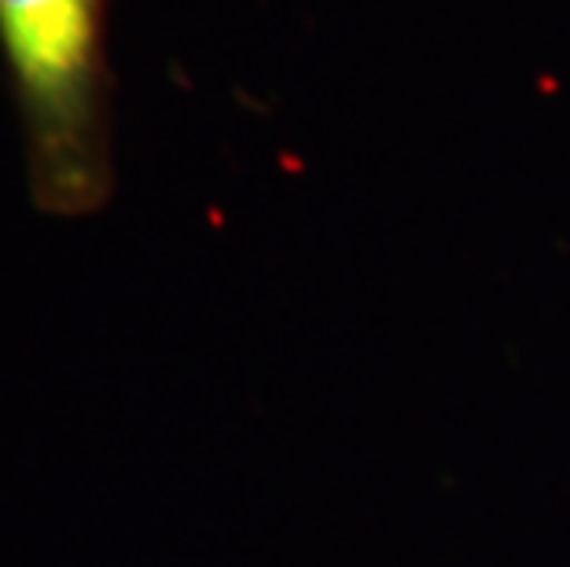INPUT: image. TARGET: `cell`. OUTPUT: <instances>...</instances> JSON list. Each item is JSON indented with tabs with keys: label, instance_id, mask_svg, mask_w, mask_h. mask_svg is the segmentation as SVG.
I'll list each match as a JSON object with an SVG mask.
<instances>
[{
	"label": "cell",
	"instance_id": "cell-1",
	"mask_svg": "<svg viewBox=\"0 0 570 567\" xmlns=\"http://www.w3.org/2000/svg\"><path fill=\"white\" fill-rule=\"evenodd\" d=\"M0 56L33 207L56 218L100 211L115 188L107 0H0Z\"/></svg>",
	"mask_w": 570,
	"mask_h": 567
}]
</instances>
